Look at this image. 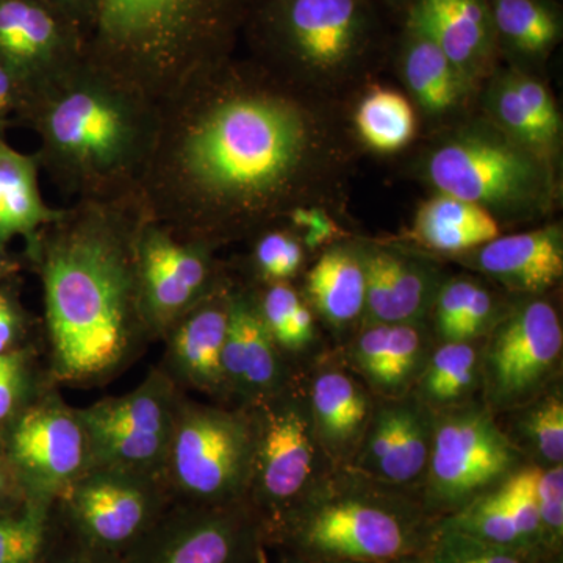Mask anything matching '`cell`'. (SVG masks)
Here are the masks:
<instances>
[{"label": "cell", "mask_w": 563, "mask_h": 563, "mask_svg": "<svg viewBox=\"0 0 563 563\" xmlns=\"http://www.w3.org/2000/svg\"><path fill=\"white\" fill-rule=\"evenodd\" d=\"M181 139V181L214 224L246 225L299 207L332 203L351 162L346 131L302 88H280L268 69L228 60Z\"/></svg>", "instance_id": "obj_1"}, {"label": "cell", "mask_w": 563, "mask_h": 563, "mask_svg": "<svg viewBox=\"0 0 563 563\" xmlns=\"http://www.w3.org/2000/svg\"><path fill=\"white\" fill-rule=\"evenodd\" d=\"M43 282L55 377L90 384L117 372L144 322L136 265L117 236L101 228L66 233L46 252Z\"/></svg>", "instance_id": "obj_2"}, {"label": "cell", "mask_w": 563, "mask_h": 563, "mask_svg": "<svg viewBox=\"0 0 563 563\" xmlns=\"http://www.w3.org/2000/svg\"><path fill=\"white\" fill-rule=\"evenodd\" d=\"M437 525L418 493L331 465L266 532V544L312 561L388 563L424 554Z\"/></svg>", "instance_id": "obj_3"}, {"label": "cell", "mask_w": 563, "mask_h": 563, "mask_svg": "<svg viewBox=\"0 0 563 563\" xmlns=\"http://www.w3.org/2000/svg\"><path fill=\"white\" fill-rule=\"evenodd\" d=\"M254 0H101L88 63L111 80L176 84L228 60Z\"/></svg>", "instance_id": "obj_4"}, {"label": "cell", "mask_w": 563, "mask_h": 563, "mask_svg": "<svg viewBox=\"0 0 563 563\" xmlns=\"http://www.w3.org/2000/svg\"><path fill=\"white\" fill-rule=\"evenodd\" d=\"M243 31L263 68L317 95L365 76L387 40L374 0H254Z\"/></svg>", "instance_id": "obj_5"}, {"label": "cell", "mask_w": 563, "mask_h": 563, "mask_svg": "<svg viewBox=\"0 0 563 563\" xmlns=\"http://www.w3.org/2000/svg\"><path fill=\"white\" fill-rule=\"evenodd\" d=\"M437 192L477 203L499 221L547 214L558 199L553 163L509 139L490 121L448 133L424 158Z\"/></svg>", "instance_id": "obj_6"}, {"label": "cell", "mask_w": 563, "mask_h": 563, "mask_svg": "<svg viewBox=\"0 0 563 563\" xmlns=\"http://www.w3.org/2000/svg\"><path fill=\"white\" fill-rule=\"evenodd\" d=\"M255 444L257 429L250 407L229 410L181 399L162 473L172 503L250 501Z\"/></svg>", "instance_id": "obj_7"}, {"label": "cell", "mask_w": 563, "mask_h": 563, "mask_svg": "<svg viewBox=\"0 0 563 563\" xmlns=\"http://www.w3.org/2000/svg\"><path fill=\"white\" fill-rule=\"evenodd\" d=\"M433 415L431 457L418 495L440 521L498 487L526 461L483 401Z\"/></svg>", "instance_id": "obj_8"}, {"label": "cell", "mask_w": 563, "mask_h": 563, "mask_svg": "<svg viewBox=\"0 0 563 563\" xmlns=\"http://www.w3.org/2000/svg\"><path fill=\"white\" fill-rule=\"evenodd\" d=\"M485 336L481 391L493 417L531 402L558 383L563 331L553 303L532 296L501 314Z\"/></svg>", "instance_id": "obj_9"}, {"label": "cell", "mask_w": 563, "mask_h": 563, "mask_svg": "<svg viewBox=\"0 0 563 563\" xmlns=\"http://www.w3.org/2000/svg\"><path fill=\"white\" fill-rule=\"evenodd\" d=\"M169 504L158 477L109 466H91L55 501L76 542L120 559L151 531Z\"/></svg>", "instance_id": "obj_10"}, {"label": "cell", "mask_w": 563, "mask_h": 563, "mask_svg": "<svg viewBox=\"0 0 563 563\" xmlns=\"http://www.w3.org/2000/svg\"><path fill=\"white\" fill-rule=\"evenodd\" d=\"M257 429L250 503L266 532L332 465L314 437L309 398L290 385L250 407Z\"/></svg>", "instance_id": "obj_11"}, {"label": "cell", "mask_w": 563, "mask_h": 563, "mask_svg": "<svg viewBox=\"0 0 563 563\" xmlns=\"http://www.w3.org/2000/svg\"><path fill=\"white\" fill-rule=\"evenodd\" d=\"M181 398L169 374L154 369L128 395L77 410L91 466L128 470L162 479Z\"/></svg>", "instance_id": "obj_12"}, {"label": "cell", "mask_w": 563, "mask_h": 563, "mask_svg": "<svg viewBox=\"0 0 563 563\" xmlns=\"http://www.w3.org/2000/svg\"><path fill=\"white\" fill-rule=\"evenodd\" d=\"M265 531L250 501L172 503L122 563H266Z\"/></svg>", "instance_id": "obj_13"}, {"label": "cell", "mask_w": 563, "mask_h": 563, "mask_svg": "<svg viewBox=\"0 0 563 563\" xmlns=\"http://www.w3.org/2000/svg\"><path fill=\"white\" fill-rule=\"evenodd\" d=\"M90 65V63H88ZM91 68V65H90ZM74 85L54 101L38 106L41 132L63 162L87 173H106L128 161L136 141V122L117 92Z\"/></svg>", "instance_id": "obj_14"}, {"label": "cell", "mask_w": 563, "mask_h": 563, "mask_svg": "<svg viewBox=\"0 0 563 563\" xmlns=\"http://www.w3.org/2000/svg\"><path fill=\"white\" fill-rule=\"evenodd\" d=\"M0 435L31 499L57 501L90 468V448L79 413L54 396L27 404Z\"/></svg>", "instance_id": "obj_15"}, {"label": "cell", "mask_w": 563, "mask_h": 563, "mask_svg": "<svg viewBox=\"0 0 563 563\" xmlns=\"http://www.w3.org/2000/svg\"><path fill=\"white\" fill-rule=\"evenodd\" d=\"M435 415L409 395L377 398L352 470L379 483L415 492L428 470ZM417 493V492H415Z\"/></svg>", "instance_id": "obj_16"}, {"label": "cell", "mask_w": 563, "mask_h": 563, "mask_svg": "<svg viewBox=\"0 0 563 563\" xmlns=\"http://www.w3.org/2000/svg\"><path fill=\"white\" fill-rule=\"evenodd\" d=\"M85 33L43 0H0V65L32 92L79 65Z\"/></svg>", "instance_id": "obj_17"}, {"label": "cell", "mask_w": 563, "mask_h": 563, "mask_svg": "<svg viewBox=\"0 0 563 563\" xmlns=\"http://www.w3.org/2000/svg\"><path fill=\"white\" fill-rule=\"evenodd\" d=\"M135 262L144 324L169 331L201 299L209 262L201 251L155 232L143 240Z\"/></svg>", "instance_id": "obj_18"}, {"label": "cell", "mask_w": 563, "mask_h": 563, "mask_svg": "<svg viewBox=\"0 0 563 563\" xmlns=\"http://www.w3.org/2000/svg\"><path fill=\"white\" fill-rule=\"evenodd\" d=\"M222 369L228 393L242 398L244 407L257 406L290 385L279 346L263 320L261 303L251 296H231Z\"/></svg>", "instance_id": "obj_19"}, {"label": "cell", "mask_w": 563, "mask_h": 563, "mask_svg": "<svg viewBox=\"0 0 563 563\" xmlns=\"http://www.w3.org/2000/svg\"><path fill=\"white\" fill-rule=\"evenodd\" d=\"M366 277L363 324L426 321L443 280L431 262L395 247L358 246Z\"/></svg>", "instance_id": "obj_20"}, {"label": "cell", "mask_w": 563, "mask_h": 563, "mask_svg": "<svg viewBox=\"0 0 563 563\" xmlns=\"http://www.w3.org/2000/svg\"><path fill=\"white\" fill-rule=\"evenodd\" d=\"M433 347L426 321L369 322L350 344L352 368L377 398L409 395Z\"/></svg>", "instance_id": "obj_21"}, {"label": "cell", "mask_w": 563, "mask_h": 563, "mask_svg": "<svg viewBox=\"0 0 563 563\" xmlns=\"http://www.w3.org/2000/svg\"><path fill=\"white\" fill-rule=\"evenodd\" d=\"M466 265L487 274L506 290L539 296L563 276V233L559 225L499 235L466 252Z\"/></svg>", "instance_id": "obj_22"}, {"label": "cell", "mask_w": 563, "mask_h": 563, "mask_svg": "<svg viewBox=\"0 0 563 563\" xmlns=\"http://www.w3.org/2000/svg\"><path fill=\"white\" fill-rule=\"evenodd\" d=\"M406 20L428 33L472 84L495 70L499 52L487 0H415Z\"/></svg>", "instance_id": "obj_23"}, {"label": "cell", "mask_w": 563, "mask_h": 563, "mask_svg": "<svg viewBox=\"0 0 563 563\" xmlns=\"http://www.w3.org/2000/svg\"><path fill=\"white\" fill-rule=\"evenodd\" d=\"M231 296L196 302L169 332L168 362L181 383L211 396L228 395L222 350L228 333Z\"/></svg>", "instance_id": "obj_24"}, {"label": "cell", "mask_w": 563, "mask_h": 563, "mask_svg": "<svg viewBox=\"0 0 563 563\" xmlns=\"http://www.w3.org/2000/svg\"><path fill=\"white\" fill-rule=\"evenodd\" d=\"M313 432L333 466H347L372 417L373 393L339 368L314 374L309 395Z\"/></svg>", "instance_id": "obj_25"}, {"label": "cell", "mask_w": 563, "mask_h": 563, "mask_svg": "<svg viewBox=\"0 0 563 563\" xmlns=\"http://www.w3.org/2000/svg\"><path fill=\"white\" fill-rule=\"evenodd\" d=\"M398 66L404 84L429 117L442 118L461 109L472 81L457 69L413 21L404 20L398 43Z\"/></svg>", "instance_id": "obj_26"}, {"label": "cell", "mask_w": 563, "mask_h": 563, "mask_svg": "<svg viewBox=\"0 0 563 563\" xmlns=\"http://www.w3.org/2000/svg\"><path fill=\"white\" fill-rule=\"evenodd\" d=\"M499 54L515 68L539 65L563 35L562 9L555 0H487Z\"/></svg>", "instance_id": "obj_27"}, {"label": "cell", "mask_w": 563, "mask_h": 563, "mask_svg": "<svg viewBox=\"0 0 563 563\" xmlns=\"http://www.w3.org/2000/svg\"><path fill=\"white\" fill-rule=\"evenodd\" d=\"M501 235V224L477 206L437 192L421 203L410 229V240L439 254L459 255Z\"/></svg>", "instance_id": "obj_28"}, {"label": "cell", "mask_w": 563, "mask_h": 563, "mask_svg": "<svg viewBox=\"0 0 563 563\" xmlns=\"http://www.w3.org/2000/svg\"><path fill=\"white\" fill-rule=\"evenodd\" d=\"M307 296L322 320L344 329L363 318L366 277L358 246H333L307 276Z\"/></svg>", "instance_id": "obj_29"}, {"label": "cell", "mask_w": 563, "mask_h": 563, "mask_svg": "<svg viewBox=\"0 0 563 563\" xmlns=\"http://www.w3.org/2000/svg\"><path fill=\"white\" fill-rule=\"evenodd\" d=\"M477 390H481V346L476 342H442L433 347L410 393L437 413L474 401Z\"/></svg>", "instance_id": "obj_30"}, {"label": "cell", "mask_w": 563, "mask_h": 563, "mask_svg": "<svg viewBox=\"0 0 563 563\" xmlns=\"http://www.w3.org/2000/svg\"><path fill=\"white\" fill-rule=\"evenodd\" d=\"M506 413L510 415V424L501 431L526 462L540 468L563 465L561 383L551 385L531 402Z\"/></svg>", "instance_id": "obj_31"}, {"label": "cell", "mask_w": 563, "mask_h": 563, "mask_svg": "<svg viewBox=\"0 0 563 563\" xmlns=\"http://www.w3.org/2000/svg\"><path fill=\"white\" fill-rule=\"evenodd\" d=\"M51 217L41 201L35 162L0 139V247Z\"/></svg>", "instance_id": "obj_32"}, {"label": "cell", "mask_w": 563, "mask_h": 563, "mask_svg": "<svg viewBox=\"0 0 563 563\" xmlns=\"http://www.w3.org/2000/svg\"><path fill=\"white\" fill-rule=\"evenodd\" d=\"M354 124L362 143L380 154L404 150L417 132L412 103L388 88L366 92L355 109Z\"/></svg>", "instance_id": "obj_33"}, {"label": "cell", "mask_w": 563, "mask_h": 563, "mask_svg": "<svg viewBox=\"0 0 563 563\" xmlns=\"http://www.w3.org/2000/svg\"><path fill=\"white\" fill-rule=\"evenodd\" d=\"M485 111L488 121L495 128L506 133L509 139L517 141L526 150L540 155L550 163L558 157L561 150V141L553 139L544 129L531 110L521 101L518 92L510 84L507 69L490 74L487 91L484 99Z\"/></svg>", "instance_id": "obj_34"}, {"label": "cell", "mask_w": 563, "mask_h": 563, "mask_svg": "<svg viewBox=\"0 0 563 563\" xmlns=\"http://www.w3.org/2000/svg\"><path fill=\"white\" fill-rule=\"evenodd\" d=\"M55 503L29 498L0 512V563H46L54 550Z\"/></svg>", "instance_id": "obj_35"}, {"label": "cell", "mask_w": 563, "mask_h": 563, "mask_svg": "<svg viewBox=\"0 0 563 563\" xmlns=\"http://www.w3.org/2000/svg\"><path fill=\"white\" fill-rule=\"evenodd\" d=\"M440 523L448 526V528L457 529L463 533H468V536L476 537V539L484 540V542L533 553L526 547L523 537H521L518 526L515 523L512 510L507 506L506 499H504L498 487L484 493L483 496L466 504L465 507L450 515V517L442 518Z\"/></svg>", "instance_id": "obj_36"}, {"label": "cell", "mask_w": 563, "mask_h": 563, "mask_svg": "<svg viewBox=\"0 0 563 563\" xmlns=\"http://www.w3.org/2000/svg\"><path fill=\"white\" fill-rule=\"evenodd\" d=\"M261 312L279 350L303 352L314 339L313 314L298 292L277 282L263 296Z\"/></svg>", "instance_id": "obj_37"}, {"label": "cell", "mask_w": 563, "mask_h": 563, "mask_svg": "<svg viewBox=\"0 0 563 563\" xmlns=\"http://www.w3.org/2000/svg\"><path fill=\"white\" fill-rule=\"evenodd\" d=\"M424 558L428 563H540L548 555L484 542L439 521Z\"/></svg>", "instance_id": "obj_38"}, {"label": "cell", "mask_w": 563, "mask_h": 563, "mask_svg": "<svg viewBox=\"0 0 563 563\" xmlns=\"http://www.w3.org/2000/svg\"><path fill=\"white\" fill-rule=\"evenodd\" d=\"M536 503L542 542L548 554L562 553L563 544V465L537 470Z\"/></svg>", "instance_id": "obj_39"}, {"label": "cell", "mask_w": 563, "mask_h": 563, "mask_svg": "<svg viewBox=\"0 0 563 563\" xmlns=\"http://www.w3.org/2000/svg\"><path fill=\"white\" fill-rule=\"evenodd\" d=\"M32 374L24 352L0 355V433L27 406Z\"/></svg>", "instance_id": "obj_40"}, {"label": "cell", "mask_w": 563, "mask_h": 563, "mask_svg": "<svg viewBox=\"0 0 563 563\" xmlns=\"http://www.w3.org/2000/svg\"><path fill=\"white\" fill-rule=\"evenodd\" d=\"M255 261L266 279L276 284L290 279L302 265L301 243L285 232L268 233L257 244Z\"/></svg>", "instance_id": "obj_41"}, {"label": "cell", "mask_w": 563, "mask_h": 563, "mask_svg": "<svg viewBox=\"0 0 563 563\" xmlns=\"http://www.w3.org/2000/svg\"><path fill=\"white\" fill-rule=\"evenodd\" d=\"M507 76H509L510 84H512L515 91L520 96L521 101L531 110V113L542 124L544 131L550 133L553 139L561 141V113H559L558 106H555L553 95L544 87L543 81H540L532 74H528L523 69L515 68V66L507 69Z\"/></svg>", "instance_id": "obj_42"}, {"label": "cell", "mask_w": 563, "mask_h": 563, "mask_svg": "<svg viewBox=\"0 0 563 563\" xmlns=\"http://www.w3.org/2000/svg\"><path fill=\"white\" fill-rule=\"evenodd\" d=\"M290 218L306 231V244L310 247L321 246L343 235L342 229L333 222L324 207H299L291 211Z\"/></svg>", "instance_id": "obj_43"}, {"label": "cell", "mask_w": 563, "mask_h": 563, "mask_svg": "<svg viewBox=\"0 0 563 563\" xmlns=\"http://www.w3.org/2000/svg\"><path fill=\"white\" fill-rule=\"evenodd\" d=\"M31 98V88L10 69L0 65V129L14 111L27 110Z\"/></svg>", "instance_id": "obj_44"}, {"label": "cell", "mask_w": 563, "mask_h": 563, "mask_svg": "<svg viewBox=\"0 0 563 563\" xmlns=\"http://www.w3.org/2000/svg\"><path fill=\"white\" fill-rule=\"evenodd\" d=\"M27 499V493L22 487L13 465H11L5 444H3L2 435H0V512L14 509Z\"/></svg>", "instance_id": "obj_45"}, {"label": "cell", "mask_w": 563, "mask_h": 563, "mask_svg": "<svg viewBox=\"0 0 563 563\" xmlns=\"http://www.w3.org/2000/svg\"><path fill=\"white\" fill-rule=\"evenodd\" d=\"M81 32H91L101 0H43Z\"/></svg>", "instance_id": "obj_46"}, {"label": "cell", "mask_w": 563, "mask_h": 563, "mask_svg": "<svg viewBox=\"0 0 563 563\" xmlns=\"http://www.w3.org/2000/svg\"><path fill=\"white\" fill-rule=\"evenodd\" d=\"M22 329L21 313L11 296L0 291V355L16 350Z\"/></svg>", "instance_id": "obj_47"}, {"label": "cell", "mask_w": 563, "mask_h": 563, "mask_svg": "<svg viewBox=\"0 0 563 563\" xmlns=\"http://www.w3.org/2000/svg\"><path fill=\"white\" fill-rule=\"evenodd\" d=\"M46 563H122L120 558L114 555L99 553V551L91 550V548L84 547V544L76 542L65 550H52L49 559Z\"/></svg>", "instance_id": "obj_48"}, {"label": "cell", "mask_w": 563, "mask_h": 563, "mask_svg": "<svg viewBox=\"0 0 563 563\" xmlns=\"http://www.w3.org/2000/svg\"><path fill=\"white\" fill-rule=\"evenodd\" d=\"M383 5L388 11H391L396 16L401 18V20H406L407 13L412 9L415 0H380Z\"/></svg>", "instance_id": "obj_49"}, {"label": "cell", "mask_w": 563, "mask_h": 563, "mask_svg": "<svg viewBox=\"0 0 563 563\" xmlns=\"http://www.w3.org/2000/svg\"><path fill=\"white\" fill-rule=\"evenodd\" d=\"M282 563H357V562H344V561H312V559L295 558V555L285 554Z\"/></svg>", "instance_id": "obj_50"}, {"label": "cell", "mask_w": 563, "mask_h": 563, "mask_svg": "<svg viewBox=\"0 0 563 563\" xmlns=\"http://www.w3.org/2000/svg\"><path fill=\"white\" fill-rule=\"evenodd\" d=\"M388 563H428L424 554L407 555V558L396 559V561Z\"/></svg>", "instance_id": "obj_51"}, {"label": "cell", "mask_w": 563, "mask_h": 563, "mask_svg": "<svg viewBox=\"0 0 563 563\" xmlns=\"http://www.w3.org/2000/svg\"><path fill=\"white\" fill-rule=\"evenodd\" d=\"M7 269H9V261L3 255V247H0V277L7 273Z\"/></svg>", "instance_id": "obj_52"}, {"label": "cell", "mask_w": 563, "mask_h": 563, "mask_svg": "<svg viewBox=\"0 0 563 563\" xmlns=\"http://www.w3.org/2000/svg\"><path fill=\"white\" fill-rule=\"evenodd\" d=\"M540 563H563L562 553L548 555V558H544Z\"/></svg>", "instance_id": "obj_53"}]
</instances>
